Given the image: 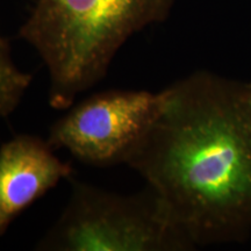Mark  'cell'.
I'll list each match as a JSON object with an SVG mask.
<instances>
[{"mask_svg": "<svg viewBox=\"0 0 251 251\" xmlns=\"http://www.w3.org/2000/svg\"><path fill=\"white\" fill-rule=\"evenodd\" d=\"M248 87H249V96H250V100H251V81L248 83Z\"/></svg>", "mask_w": 251, "mask_h": 251, "instance_id": "cell-7", "label": "cell"}, {"mask_svg": "<svg viewBox=\"0 0 251 251\" xmlns=\"http://www.w3.org/2000/svg\"><path fill=\"white\" fill-rule=\"evenodd\" d=\"M74 169L62 161L47 139L18 134L0 146V237L25 211L63 180Z\"/></svg>", "mask_w": 251, "mask_h": 251, "instance_id": "cell-5", "label": "cell"}, {"mask_svg": "<svg viewBox=\"0 0 251 251\" xmlns=\"http://www.w3.org/2000/svg\"><path fill=\"white\" fill-rule=\"evenodd\" d=\"M155 121L125 165L162 200L194 248L251 233L248 83L199 70L162 91Z\"/></svg>", "mask_w": 251, "mask_h": 251, "instance_id": "cell-1", "label": "cell"}, {"mask_svg": "<svg viewBox=\"0 0 251 251\" xmlns=\"http://www.w3.org/2000/svg\"><path fill=\"white\" fill-rule=\"evenodd\" d=\"M55 222L39 238V251H186L196 248L149 186L122 194L74 176Z\"/></svg>", "mask_w": 251, "mask_h": 251, "instance_id": "cell-3", "label": "cell"}, {"mask_svg": "<svg viewBox=\"0 0 251 251\" xmlns=\"http://www.w3.org/2000/svg\"><path fill=\"white\" fill-rule=\"evenodd\" d=\"M162 92L113 89L76 100L50 126L48 142L96 168L125 164L155 121Z\"/></svg>", "mask_w": 251, "mask_h": 251, "instance_id": "cell-4", "label": "cell"}, {"mask_svg": "<svg viewBox=\"0 0 251 251\" xmlns=\"http://www.w3.org/2000/svg\"><path fill=\"white\" fill-rule=\"evenodd\" d=\"M33 76L15 62L9 41L0 34V119H7L21 105Z\"/></svg>", "mask_w": 251, "mask_h": 251, "instance_id": "cell-6", "label": "cell"}, {"mask_svg": "<svg viewBox=\"0 0 251 251\" xmlns=\"http://www.w3.org/2000/svg\"><path fill=\"white\" fill-rule=\"evenodd\" d=\"M174 4L175 0H35L18 37L45 65L50 107L65 111L101 83L130 37L165 21Z\"/></svg>", "mask_w": 251, "mask_h": 251, "instance_id": "cell-2", "label": "cell"}]
</instances>
